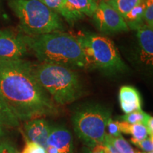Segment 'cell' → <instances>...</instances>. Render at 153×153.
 Here are the masks:
<instances>
[{
  "label": "cell",
  "mask_w": 153,
  "mask_h": 153,
  "mask_svg": "<svg viewBox=\"0 0 153 153\" xmlns=\"http://www.w3.org/2000/svg\"><path fill=\"white\" fill-rule=\"evenodd\" d=\"M0 97L19 120L57 114V107L40 85L33 65L24 59L0 60Z\"/></svg>",
  "instance_id": "6da1fadb"
},
{
  "label": "cell",
  "mask_w": 153,
  "mask_h": 153,
  "mask_svg": "<svg viewBox=\"0 0 153 153\" xmlns=\"http://www.w3.org/2000/svg\"><path fill=\"white\" fill-rule=\"evenodd\" d=\"M23 36L28 51L41 62L72 69L89 68L83 49L75 36L63 31L32 36L23 34Z\"/></svg>",
  "instance_id": "7a4b0ae2"
},
{
  "label": "cell",
  "mask_w": 153,
  "mask_h": 153,
  "mask_svg": "<svg viewBox=\"0 0 153 153\" xmlns=\"http://www.w3.org/2000/svg\"><path fill=\"white\" fill-rule=\"evenodd\" d=\"M33 72L40 85L57 104L65 106L71 104L81 95L79 77L73 69L41 62L33 65Z\"/></svg>",
  "instance_id": "3957f363"
},
{
  "label": "cell",
  "mask_w": 153,
  "mask_h": 153,
  "mask_svg": "<svg viewBox=\"0 0 153 153\" xmlns=\"http://www.w3.org/2000/svg\"><path fill=\"white\" fill-rule=\"evenodd\" d=\"M23 34L38 36L64 31L62 19L39 0H8Z\"/></svg>",
  "instance_id": "277c9868"
},
{
  "label": "cell",
  "mask_w": 153,
  "mask_h": 153,
  "mask_svg": "<svg viewBox=\"0 0 153 153\" xmlns=\"http://www.w3.org/2000/svg\"><path fill=\"white\" fill-rule=\"evenodd\" d=\"M83 49L88 65L104 73L116 74L125 72L123 62L115 43L110 38L91 33H83L76 37Z\"/></svg>",
  "instance_id": "5b68a950"
},
{
  "label": "cell",
  "mask_w": 153,
  "mask_h": 153,
  "mask_svg": "<svg viewBox=\"0 0 153 153\" xmlns=\"http://www.w3.org/2000/svg\"><path fill=\"white\" fill-rule=\"evenodd\" d=\"M111 112L100 105L82 107L72 116L74 132L89 147L104 145Z\"/></svg>",
  "instance_id": "8992f818"
},
{
  "label": "cell",
  "mask_w": 153,
  "mask_h": 153,
  "mask_svg": "<svg viewBox=\"0 0 153 153\" xmlns=\"http://www.w3.org/2000/svg\"><path fill=\"white\" fill-rule=\"evenodd\" d=\"M91 17L95 26L101 33L110 34L129 30L123 17L105 0H101L98 4Z\"/></svg>",
  "instance_id": "52a82bcc"
},
{
  "label": "cell",
  "mask_w": 153,
  "mask_h": 153,
  "mask_svg": "<svg viewBox=\"0 0 153 153\" xmlns=\"http://www.w3.org/2000/svg\"><path fill=\"white\" fill-rule=\"evenodd\" d=\"M28 51L23 34L0 30V60L23 59Z\"/></svg>",
  "instance_id": "ba28073f"
},
{
  "label": "cell",
  "mask_w": 153,
  "mask_h": 153,
  "mask_svg": "<svg viewBox=\"0 0 153 153\" xmlns=\"http://www.w3.org/2000/svg\"><path fill=\"white\" fill-rule=\"evenodd\" d=\"M46 153H74L71 133L63 126H52L45 147Z\"/></svg>",
  "instance_id": "9c48e42d"
},
{
  "label": "cell",
  "mask_w": 153,
  "mask_h": 153,
  "mask_svg": "<svg viewBox=\"0 0 153 153\" xmlns=\"http://www.w3.org/2000/svg\"><path fill=\"white\" fill-rule=\"evenodd\" d=\"M51 128L46 120L37 118L25 121L24 131L27 141L37 143L45 149Z\"/></svg>",
  "instance_id": "30bf717a"
},
{
  "label": "cell",
  "mask_w": 153,
  "mask_h": 153,
  "mask_svg": "<svg viewBox=\"0 0 153 153\" xmlns=\"http://www.w3.org/2000/svg\"><path fill=\"white\" fill-rule=\"evenodd\" d=\"M140 59L145 65L152 66L153 28L145 24L136 29Z\"/></svg>",
  "instance_id": "8fae6325"
},
{
  "label": "cell",
  "mask_w": 153,
  "mask_h": 153,
  "mask_svg": "<svg viewBox=\"0 0 153 153\" xmlns=\"http://www.w3.org/2000/svg\"><path fill=\"white\" fill-rule=\"evenodd\" d=\"M120 108L124 114H128L141 109L142 100L139 91L131 86H123L118 94Z\"/></svg>",
  "instance_id": "7c38bea8"
},
{
  "label": "cell",
  "mask_w": 153,
  "mask_h": 153,
  "mask_svg": "<svg viewBox=\"0 0 153 153\" xmlns=\"http://www.w3.org/2000/svg\"><path fill=\"white\" fill-rule=\"evenodd\" d=\"M49 9L61 16L70 24H73L82 18L70 10L66 0H39Z\"/></svg>",
  "instance_id": "4fadbf2b"
},
{
  "label": "cell",
  "mask_w": 153,
  "mask_h": 153,
  "mask_svg": "<svg viewBox=\"0 0 153 153\" xmlns=\"http://www.w3.org/2000/svg\"><path fill=\"white\" fill-rule=\"evenodd\" d=\"M66 1L70 10L82 19L85 16H92L98 5L95 0H66Z\"/></svg>",
  "instance_id": "5bb4252c"
},
{
  "label": "cell",
  "mask_w": 153,
  "mask_h": 153,
  "mask_svg": "<svg viewBox=\"0 0 153 153\" xmlns=\"http://www.w3.org/2000/svg\"><path fill=\"white\" fill-rule=\"evenodd\" d=\"M19 126V120L0 97V132L3 133L4 130L14 128Z\"/></svg>",
  "instance_id": "9a60e30c"
},
{
  "label": "cell",
  "mask_w": 153,
  "mask_h": 153,
  "mask_svg": "<svg viewBox=\"0 0 153 153\" xmlns=\"http://www.w3.org/2000/svg\"><path fill=\"white\" fill-rule=\"evenodd\" d=\"M145 8V0H143L138 5L134 7L132 10L124 17V21L128 28L136 30L140 26L144 24L143 16Z\"/></svg>",
  "instance_id": "2e32d148"
},
{
  "label": "cell",
  "mask_w": 153,
  "mask_h": 153,
  "mask_svg": "<svg viewBox=\"0 0 153 153\" xmlns=\"http://www.w3.org/2000/svg\"><path fill=\"white\" fill-rule=\"evenodd\" d=\"M118 126L120 133L130 134L133 136V139L137 140H142L149 136L148 130L142 123L131 124L122 120L118 121Z\"/></svg>",
  "instance_id": "e0dca14e"
},
{
  "label": "cell",
  "mask_w": 153,
  "mask_h": 153,
  "mask_svg": "<svg viewBox=\"0 0 153 153\" xmlns=\"http://www.w3.org/2000/svg\"><path fill=\"white\" fill-rule=\"evenodd\" d=\"M143 0H107L106 2L116 9L124 19L126 15Z\"/></svg>",
  "instance_id": "ac0fdd59"
},
{
  "label": "cell",
  "mask_w": 153,
  "mask_h": 153,
  "mask_svg": "<svg viewBox=\"0 0 153 153\" xmlns=\"http://www.w3.org/2000/svg\"><path fill=\"white\" fill-rule=\"evenodd\" d=\"M105 142L110 143L120 153H135V151L133 150L129 143L124 139L122 135L119 137H112L106 134Z\"/></svg>",
  "instance_id": "d6986e66"
},
{
  "label": "cell",
  "mask_w": 153,
  "mask_h": 153,
  "mask_svg": "<svg viewBox=\"0 0 153 153\" xmlns=\"http://www.w3.org/2000/svg\"><path fill=\"white\" fill-rule=\"evenodd\" d=\"M149 116L150 115L143 111L142 109H140L130 113V114H126L125 116L120 117V118L123 121H126L131 124L142 123L144 125Z\"/></svg>",
  "instance_id": "ffe728a7"
},
{
  "label": "cell",
  "mask_w": 153,
  "mask_h": 153,
  "mask_svg": "<svg viewBox=\"0 0 153 153\" xmlns=\"http://www.w3.org/2000/svg\"><path fill=\"white\" fill-rule=\"evenodd\" d=\"M143 20L145 25L153 28V0H145Z\"/></svg>",
  "instance_id": "44dd1931"
},
{
  "label": "cell",
  "mask_w": 153,
  "mask_h": 153,
  "mask_svg": "<svg viewBox=\"0 0 153 153\" xmlns=\"http://www.w3.org/2000/svg\"><path fill=\"white\" fill-rule=\"evenodd\" d=\"M131 141L133 144L136 147H138L143 150V152H150L153 150V137L148 136L147 138L142 140H137L131 138Z\"/></svg>",
  "instance_id": "7402d4cb"
},
{
  "label": "cell",
  "mask_w": 153,
  "mask_h": 153,
  "mask_svg": "<svg viewBox=\"0 0 153 153\" xmlns=\"http://www.w3.org/2000/svg\"><path fill=\"white\" fill-rule=\"evenodd\" d=\"M22 153H46L45 149L37 143L27 141Z\"/></svg>",
  "instance_id": "603a6c76"
},
{
  "label": "cell",
  "mask_w": 153,
  "mask_h": 153,
  "mask_svg": "<svg viewBox=\"0 0 153 153\" xmlns=\"http://www.w3.org/2000/svg\"><path fill=\"white\" fill-rule=\"evenodd\" d=\"M106 128L108 131V135L112 137H119L121 136V133H120L119 129V126H118V120H113L111 118L108 120V123L106 125Z\"/></svg>",
  "instance_id": "cb8c5ba5"
},
{
  "label": "cell",
  "mask_w": 153,
  "mask_h": 153,
  "mask_svg": "<svg viewBox=\"0 0 153 153\" xmlns=\"http://www.w3.org/2000/svg\"><path fill=\"white\" fill-rule=\"evenodd\" d=\"M0 153H19L12 143L7 140L0 141Z\"/></svg>",
  "instance_id": "d4e9b609"
},
{
  "label": "cell",
  "mask_w": 153,
  "mask_h": 153,
  "mask_svg": "<svg viewBox=\"0 0 153 153\" xmlns=\"http://www.w3.org/2000/svg\"><path fill=\"white\" fill-rule=\"evenodd\" d=\"M144 125L148 130V135L150 137H153V118L152 116H149L148 118H147L146 121Z\"/></svg>",
  "instance_id": "484cf974"
},
{
  "label": "cell",
  "mask_w": 153,
  "mask_h": 153,
  "mask_svg": "<svg viewBox=\"0 0 153 153\" xmlns=\"http://www.w3.org/2000/svg\"><path fill=\"white\" fill-rule=\"evenodd\" d=\"M89 153H105L104 145H97L94 147H91V150H89Z\"/></svg>",
  "instance_id": "4316f807"
},
{
  "label": "cell",
  "mask_w": 153,
  "mask_h": 153,
  "mask_svg": "<svg viewBox=\"0 0 153 153\" xmlns=\"http://www.w3.org/2000/svg\"><path fill=\"white\" fill-rule=\"evenodd\" d=\"M104 145L105 153H120L114 146H113V145H111L110 143L105 142Z\"/></svg>",
  "instance_id": "83f0119b"
},
{
  "label": "cell",
  "mask_w": 153,
  "mask_h": 153,
  "mask_svg": "<svg viewBox=\"0 0 153 153\" xmlns=\"http://www.w3.org/2000/svg\"><path fill=\"white\" fill-rule=\"evenodd\" d=\"M135 153H147V152H140V151H135Z\"/></svg>",
  "instance_id": "f1b7e54d"
},
{
  "label": "cell",
  "mask_w": 153,
  "mask_h": 153,
  "mask_svg": "<svg viewBox=\"0 0 153 153\" xmlns=\"http://www.w3.org/2000/svg\"><path fill=\"white\" fill-rule=\"evenodd\" d=\"M1 134H2V133H1V132H0V135H1Z\"/></svg>",
  "instance_id": "f546056e"
},
{
  "label": "cell",
  "mask_w": 153,
  "mask_h": 153,
  "mask_svg": "<svg viewBox=\"0 0 153 153\" xmlns=\"http://www.w3.org/2000/svg\"><path fill=\"white\" fill-rule=\"evenodd\" d=\"M148 153H153L152 152H148Z\"/></svg>",
  "instance_id": "4dcf8cb0"
},
{
  "label": "cell",
  "mask_w": 153,
  "mask_h": 153,
  "mask_svg": "<svg viewBox=\"0 0 153 153\" xmlns=\"http://www.w3.org/2000/svg\"><path fill=\"white\" fill-rule=\"evenodd\" d=\"M106 1H107V0H106Z\"/></svg>",
  "instance_id": "1f68e13d"
}]
</instances>
